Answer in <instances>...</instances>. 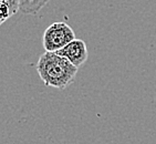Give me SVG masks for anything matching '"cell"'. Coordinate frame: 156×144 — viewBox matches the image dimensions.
<instances>
[{
    "label": "cell",
    "mask_w": 156,
    "mask_h": 144,
    "mask_svg": "<svg viewBox=\"0 0 156 144\" xmlns=\"http://www.w3.org/2000/svg\"><path fill=\"white\" fill-rule=\"evenodd\" d=\"M79 68L57 52L45 51L37 63V72L47 87L63 90L72 84Z\"/></svg>",
    "instance_id": "obj_1"
},
{
    "label": "cell",
    "mask_w": 156,
    "mask_h": 144,
    "mask_svg": "<svg viewBox=\"0 0 156 144\" xmlns=\"http://www.w3.org/2000/svg\"><path fill=\"white\" fill-rule=\"evenodd\" d=\"M75 39L74 31L66 22H53L43 33V48L45 51L55 52Z\"/></svg>",
    "instance_id": "obj_2"
},
{
    "label": "cell",
    "mask_w": 156,
    "mask_h": 144,
    "mask_svg": "<svg viewBox=\"0 0 156 144\" xmlns=\"http://www.w3.org/2000/svg\"><path fill=\"white\" fill-rule=\"evenodd\" d=\"M55 52L62 57L66 58L70 62L78 68H80L83 63L87 62V57H89L87 45L82 39L72 40L66 45H64L62 49Z\"/></svg>",
    "instance_id": "obj_3"
},
{
    "label": "cell",
    "mask_w": 156,
    "mask_h": 144,
    "mask_svg": "<svg viewBox=\"0 0 156 144\" xmlns=\"http://www.w3.org/2000/svg\"><path fill=\"white\" fill-rule=\"evenodd\" d=\"M50 0H19V11L24 15L36 16Z\"/></svg>",
    "instance_id": "obj_4"
},
{
    "label": "cell",
    "mask_w": 156,
    "mask_h": 144,
    "mask_svg": "<svg viewBox=\"0 0 156 144\" xmlns=\"http://www.w3.org/2000/svg\"><path fill=\"white\" fill-rule=\"evenodd\" d=\"M19 11V0H0V26Z\"/></svg>",
    "instance_id": "obj_5"
}]
</instances>
